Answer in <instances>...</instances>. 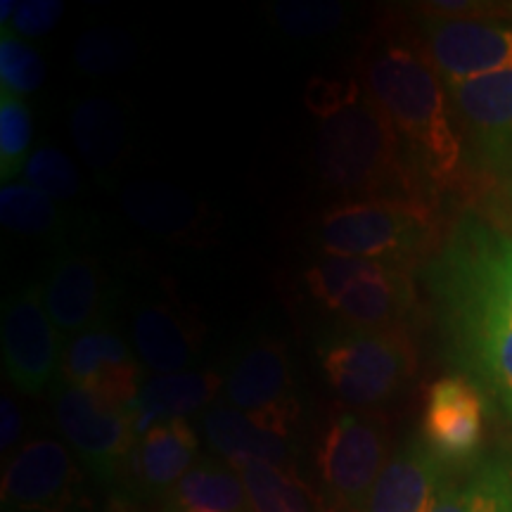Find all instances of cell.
Wrapping results in <instances>:
<instances>
[{"mask_svg":"<svg viewBox=\"0 0 512 512\" xmlns=\"http://www.w3.org/2000/svg\"><path fill=\"white\" fill-rule=\"evenodd\" d=\"M363 91L394 126L408 157L430 188H446L463 164V138L446 83L420 38L382 31L361 62Z\"/></svg>","mask_w":512,"mask_h":512,"instance_id":"6da1fadb","label":"cell"},{"mask_svg":"<svg viewBox=\"0 0 512 512\" xmlns=\"http://www.w3.org/2000/svg\"><path fill=\"white\" fill-rule=\"evenodd\" d=\"M318 178L342 202L430 204V185L415 169L394 126L363 91L356 105L320 121L313 143Z\"/></svg>","mask_w":512,"mask_h":512,"instance_id":"7a4b0ae2","label":"cell"},{"mask_svg":"<svg viewBox=\"0 0 512 512\" xmlns=\"http://www.w3.org/2000/svg\"><path fill=\"white\" fill-rule=\"evenodd\" d=\"M439 316L512 325V219L465 214L427 266Z\"/></svg>","mask_w":512,"mask_h":512,"instance_id":"3957f363","label":"cell"},{"mask_svg":"<svg viewBox=\"0 0 512 512\" xmlns=\"http://www.w3.org/2000/svg\"><path fill=\"white\" fill-rule=\"evenodd\" d=\"M316 356L325 382L354 411L392 401L418 370V351L408 330L335 323L318 337Z\"/></svg>","mask_w":512,"mask_h":512,"instance_id":"277c9868","label":"cell"},{"mask_svg":"<svg viewBox=\"0 0 512 512\" xmlns=\"http://www.w3.org/2000/svg\"><path fill=\"white\" fill-rule=\"evenodd\" d=\"M304 283L339 323L354 328L408 330L418 309V290L406 266L323 254L306 268Z\"/></svg>","mask_w":512,"mask_h":512,"instance_id":"5b68a950","label":"cell"},{"mask_svg":"<svg viewBox=\"0 0 512 512\" xmlns=\"http://www.w3.org/2000/svg\"><path fill=\"white\" fill-rule=\"evenodd\" d=\"M430 204L358 200L337 202L320 216L318 247L328 256L411 268L434 245Z\"/></svg>","mask_w":512,"mask_h":512,"instance_id":"8992f818","label":"cell"},{"mask_svg":"<svg viewBox=\"0 0 512 512\" xmlns=\"http://www.w3.org/2000/svg\"><path fill=\"white\" fill-rule=\"evenodd\" d=\"M387 453V430L375 413L332 415L316 456L325 512H368Z\"/></svg>","mask_w":512,"mask_h":512,"instance_id":"52a82bcc","label":"cell"},{"mask_svg":"<svg viewBox=\"0 0 512 512\" xmlns=\"http://www.w3.org/2000/svg\"><path fill=\"white\" fill-rule=\"evenodd\" d=\"M53 418L83 470L95 482L121 489L138 432L128 408H114L83 389L60 384L53 394Z\"/></svg>","mask_w":512,"mask_h":512,"instance_id":"ba28073f","label":"cell"},{"mask_svg":"<svg viewBox=\"0 0 512 512\" xmlns=\"http://www.w3.org/2000/svg\"><path fill=\"white\" fill-rule=\"evenodd\" d=\"M223 380L228 406L294 437L302 403L290 354L278 337L266 332L249 335L235 349Z\"/></svg>","mask_w":512,"mask_h":512,"instance_id":"9c48e42d","label":"cell"},{"mask_svg":"<svg viewBox=\"0 0 512 512\" xmlns=\"http://www.w3.org/2000/svg\"><path fill=\"white\" fill-rule=\"evenodd\" d=\"M3 370L22 394L41 396L62 373V335L46 309L43 287L27 283L3 299Z\"/></svg>","mask_w":512,"mask_h":512,"instance_id":"30bf717a","label":"cell"},{"mask_svg":"<svg viewBox=\"0 0 512 512\" xmlns=\"http://www.w3.org/2000/svg\"><path fill=\"white\" fill-rule=\"evenodd\" d=\"M86 475L62 441L41 437L19 446L5 463V512H74L83 508Z\"/></svg>","mask_w":512,"mask_h":512,"instance_id":"8fae6325","label":"cell"},{"mask_svg":"<svg viewBox=\"0 0 512 512\" xmlns=\"http://www.w3.org/2000/svg\"><path fill=\"white\" fill-rule=\"evenodd\" d=\"M418 38L444 83L512 69V27L491 19L427 15Z\"/></svg>","mask_w":512,"mask_h":512,"instance_id":"7c38bea8","label":"cell"},{"mask_svg":"<svg viewBox=\"0 0 512 512\" xmlns=\"http://www.w3.org/2000/svg\"><path fill=\"white\" fill-rule=\"evenodd\" d=\"M62 384L114 408H131L143 387V363L112 323L64 339Z\"/></svg>","mask_w":512,"mask_h":512,"instance_id":"4fadbf2b","label":"cell"},{"mask_svg":"<svg viewBox=\"0 0 512 512\" xmlns=\"http://www.w3.org/2000/svg\"><path fill=\"white\" fill-rule=\"evenodd\" d=\"M43 299L55 328L64 339L112 323L117 287L93 256L64 247L46 266Z\"/></svg>","mask_w":512,"mask_h":512,"instance_id":"5bb4252c","label":"cell"},{"mask_svg":"<svg viewBox=\"0 0 512 512\" xmlns=\"http://www.w3.org/2000/svg\"><path fill=\"white\" fill-rule=\"evenodd\" d=\"M484 420L482 387L467 375H444L427 392L420 439L446 465L475 463L484 444Z\"/></svg>","mask_w":512,"mask_h":512,"instance_id":"9a60e30c","label":"cell"},{"mask_svg":"<svg viewBox=\"0 0 512 512\" xmlns=\"http://www.w3.org/2000/svg\"><path fill=\"white\" fill-rule=\"evenodd\" d=\"M197 460L200 437L190 420H169L150 427L133 448L126 482L121 486L124 501L162 503Z\"/></svg>","mask_w":512,"mask_h":512,"instance_id":"2e32d148","label":"cell"},{"mask_svg":"<svg viewBox=\"0 0 512 512\" xmlns=\"http://www.w3.org/2000/svg\"><path fill=\"white\" fill-rule=\"evenodd\" d=\"M451 358L501 403L512 420V325L472 316H439Z\"/></svg>","mask_w":512,"mask_h":512,"instance_id":"e0dca14e","label":"cell"},{"mask_svg":"<svg viewBox=\"0 0 512 512\" xmlns=\"http://www.w3.org/2000/svg\"><path fill=\"white\" fill-rule=\"evenodd\" d=\"M131 342L152 375L197 370L202 358V328L174 299L143 302L133 311Z\"/></svg>","mask_w":512,"mask_h":512,"instance_id":"ac0fdd59","label":"cell"},{"mask_svg":"<svg viewBox=\"0 0 512 512\" xmlns=\"http://www.w3.org/2000/svg\"><path fill=\"white\" fill-rule=\"evenodd\" d=\"M446 91L477 155L489 164L508 162L512 157V69L446 83Z\"/></svg>","mask_w":512,"mask_h":512,"instance_id":"d6986e66","label":"cell"},{"mask_svg":"<svg viewBox=\"0 0 512 512\" xmlns=\"http://www.w3.org/2000/svg\"><path fill=\"white\" fill-rule=\"evenodd\" d=\"M204 437L219 460L233 467L235 472L249 463H268L285 470H297V444L292 434H285L252 415L216 403L204 413Z\"/></svg>","mask_w":512,"mask_h":512,"instance_id":"ffe728a7","label":"cell"},{"mask_svg":"<svg viewBox=\"0 0 512 512\" xmlns=\"http://www.w3.org/2000/svg\"><path fill=\"white\" fill-rule=\"evenodd\" d=\"M126 105L110 95H88L69 110V136L91 174L102 185L114 188L128 152Z\"/></svg>","mask_w":512,"mask_h":512,"instance_id":"44dd1931","label":"cell"},{"mask_svg":"<svg viewBox=\"0 0 512 512\" xmlns=\"http://www.w3.org/2000/svg\"><path fill=\"white\" fill-rule=\"evenodd\" d=\"M448 482V465L420 437L408 439L377 479L368 512H432Z\"/></svg>","mask_w":512,"mask_h":512,"instance_id":"7402d4cb","label":"cell"},{"mask_svg":"<svg viewBox=\"0 0 512 512\" xmlns=\"http://www.w3.org/2000/svg\"><path fill=\"white\" fill-rule=\"evenodd\" d=\"M223 384L226 380L216 370H188V373L147 377L136 401L128 408L136 422L138 437H143L159 422L188 420L190 413L211 406L223 392Z\"/></svg>","mask_w":512,"mask_h":512,"instance_id":"603a6c76","label":"cell"},{"mask_svg":"<svg viewBox=\"0 0 512 512\" xmlns=\"http://www.w3.org/2000/svg\"><path fill=\"white\" fill-rule=\"evenodd\" d=\"M121 207L136 226L164 240H188L202 233V214L190 200L169 183L138 181L121 190Z\"/></svg>","mask_w":512,"mask_h":512,"instance_id":"cb8c5ba5","label":"cell"},{"mask_svg":"<svg viewBox=\"0 0 512 512\" xmlns=\"http://www.w3.org/2000/svg\"><path fill=\"white\" fill-rule=\"evenodd\" d=\"M159 512H249L242 477L219 458L200 456L192 470L178 482Z\"/></svg>","mask_w":512,"mask_h":512,"instance_id":"d4e9b609","label":"cell"},{"mask_svg":"<svg viewBox=\"0 0 512 512\" xmlns=\"http://www.w3.org/2000/svg\"><path fill=\"white\" fill-rule=\"evenodd\" d=\"M432 512H512L510 453L477 458L460 477H448Z\"/></svg>","mask_w":512,"mask_h":512,"instance_id":"484cf974","label":"cell"},{"mask_svg":"<svg viewBox=\"0 0 512 512\" xmlns=\"http://www.w3.org/2000/svg\"><path fill=\"white\" fill-rule=\"evenodd\" d=\"M0 223L10 235L55 247L69 245L72 223L57 202L29 183H3L0 188Z\"/></svg>","mask_w":512,"mask_h":512,"instance_id":"4316f807","label":"cell"},{"mask_svg":"<svg viewBox=\"0 0 512 512\" xmlns=\"http://www.w3.org/2000/svg\"><path fill=\"white\" fill-rule=\"evenodd\" d=\"M238 475L245 484L249 512H323L297 470L249 463Z\"/></svg>","mask_w":512,"mask_h":512,"instance_id":"83f0119b","label":"cell"},{"mask_svg":"<svg viewBox=\"0 0 512 512\" xmlns=\"http://www.w3.org/2000/svg\"><path fill=\"white\" fill-rule=\"evenodd\" d=\"M138 57L133 38L124 29L95 27L86 29L76 38L72 60L83 76L107 79V76L124 74Z\"/></svg>","mask_w":512,"mask_h":512,"instance_id":"f1b7e54d","label":"cell"},{"mask_svg":"<svg viewBox=\"0 0 512 512\" xmlns=\"http://www.w3.org/2000/svg\"><path fill=\"white\" fill-rule=\"evenodd\" d=\"M268 15L285 36L311 41L342 29L349 12L347 5L330 3V0H285L271 5Z\"/></svg>","mask_w":512,"mask_h":512,"instance_id":"f546056e","label":"cell"},{"mask_svg":"<svg viewBox=\"0 0 512 512\" xmlns=\"http://www.w3.org/2000/svg\"><path fill=\"white\" fill-rule=\"evenodd\" d=\"M34 138V121L24 98L0 91V178L15 183L24 174Z\"/></svg>","mask_w":512,"mask_h":512,"instance_id":"4dcf8cb0","label":"cell"},{"mask_svg":"<svg viewBox=\"0 0 512 512\" xmlns=\"http://www.w3.org/2000/svg\"><path fill=\"white\" fill-rule=\"evenodd\" d=\"M24 176H27L31 188L43 192L53 202L74 200L83 188L76 164L53 143H41L34 147Z\"/></svg>","mask_w":512,"mask_h":512,"instance_id":"1f68e13d","label":"cell"},{"mask_svg":"<svg viewBox=\"0 0 512 512\" xmlns=\"http://www.w3.org/2000/svg\"><path fill=\"white\" fill-rule=\"evenodd\" d=\"M46 79V62L38 50L12 29H0V91L17 98L36 93Z\"/></svg>","mask_w":512,"mask_h":512,"instance_id":"d6a6232c","label":"cell"},{"mask_svg":"<svg viewBox=\"0 0 512 512\" xmlns=\"http://www.w3.org/2000/svg\"><path fill=\"white\" fill-rule=\"evenodd\" d=\"M363 98V86L356 79H323V76H313L306 83L304 102L309 112L316 117L330 119L347 107L356 105Z\"/></svg>","mask_w":512,"mask_h":512,"instance_id":"836d02e7","label":"cell"},{"mask_svg":"<svg viewBox=\"0 0 512 512\" xmlns=\"http://www.w3.org/2000/svg\"><path fill=\"white\" fill-rule=\"evenodd\" d=\"M64 15V3L60 0H24L8 29L19 38L46 36L57 27Z\"/></svg>","mask_w":512,"mask_h":512,"instance_id":"e575fe53","label":"cell"},{"mask_svg":"<svg viewBox=\"0 0 512 512\" xmlns=\"http://www.w3.org/2000/svg\"><path fill=\"white\" fill-rule=\"evenodd\" d=\"M24 434V415L15 396L3 392V399H0V448H3V456L10 458L19 451V439Z\"/></svg>","mask_w":512,"mask_h":512,"instance_id":"d590c367","label":"cell"},{"mask_svg":"<svg viewBox=\"0 0 512 512\" xmlns=\"http://www.w3.org/2000/svg\"><path fill=\"white\" fill-rule=\"evenodd\" d=\"M128 508H131V505H128V503L124 501V510H121V512H128Z\"/></svg>","mask_w":512,"mask_h":512,"instance_id":"8d00e7d4","label":"cell"}]
</instances>
